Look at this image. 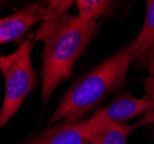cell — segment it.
Listing matches in <instances>:
<instances>
[{"label": "cell", "mask_w": 154, "mask_h": 144, "mask_svg": "<svg viewBox=\"0 0 154 144\" xmlns=\"http://www.w3.org/2000/svg\"><path fill=\"white\" fill-rule=\"evenodd\" d=\"M98 24L83 23L68 13L54 20H44L35 40L44 42L42 70V100L46 105L57 86L70 76L77 59L98 31Z\"/></svg>", "instance_id": "obj_1"}, {"label": "cell", "mask_w": 154, "mask_h": 144, "mask_svg": "<svg viewBox=\"0 0 154 144\" xmlns=\"http://www.w3.org/2000/svg\"><path fill=\"white\" fill-rule=\"evenodd\" d=\"M131 64L132 55L128 45L78 80L64 95L48 122L78 121L108 93L124 83Z\"/></svg>", "instance_id": "obj_2"}, {"label": "cell", "mask_w": 154, "mask_h": 144, "mask_svg": "<svg viewBox=\"0 0 154 144\" xmlns=\"http://www.w3.org/2000/svg\"><path fill=\"white\" fill-rule=\"evenodd\" d=\"M31 37L22 42L16 51L0 55V72L5 81V95L0 110V130L19 112L37 82L31 60Z\"/></svg>", "instance_id": "obj_3"}, {"label": "cell", "mask_w": 154, "mask_h": 144, "mask_svg": "<svg viewBox=\"0 0 154 144\" xmlns=\"http://www.w3.org/2000/svg\"><path fill=\"white\" fill-rule=\"evenodd\" d=\"M154 106V99L149 97L136 98L128 93L119 96L109 105L105 106L85 120L86 124H96L103 122L125 124L127 121L146 113Z\"/></svg>", "instance_id": "obj_4"}, {"label": "cell", "mask_w": 154, "mask_h": 144, "mask_svg": "<svg viewBox=\"0 0 154 144\" xmlns=\"http://www.w3.org/2000/svg\"><path fill=\"white\" fill-rule=\"evenodd\" d=\"M45 16V5L32 4L0 20V44L20 40L33 24L43 22Z\"/></svg>", "instance_id": "obj_5"}, {"label": "cell", "mask_w": 154, "mask_h": 144, "mask_svg": "<svg viewBox=\"0 0 154 144\" xmlns=\"http://www.w3.org/2000/svg\"><path fill=\"white\" fill-rule=\"evenodd\" d=\"M138 127L127 124H90L83 121L84 136L89 144H127L128 136Z\"/></svg>", "instance_id": "obj_6"}, {"label": "cell", "mask_w": 154, "mask_h": 144, "mask_svg": "<svg viewBox=\"0 0 154 144\" xmlns=\"http://www.w3.org/2000/svg\"><path fill=\"white\" fill-rule=\"evenodd\" d=\"M29 144H89L84 136L83 121H67L53 126Z\"/></svg>", "instance_id": "obj_7"}, {"label": "cell", "mask_w": 154, "mask_h": 144, "mask_svg": "<svg viewBox=\"0 0 154 144\" xmlns=\"http://www.w3.org/2000/svg\"><path fill=\"white\" fill-rule=\"evenodd\" d=\"M154 43V0H148L144 24L135 40L129 44L132 62L140 60Z\"/></svg>", "instance_id": "obj_8"}, {"label": "cell", "mask_w": 154, "mask_h": 144, "mask_svg": "<svg viewBox=\"0 0 154 144\" xmlns=\"http://www.w3.org/2000/svg\"><path fill=\"white\" fill-rule=\"evenodd\" d=\"M77 7V17L83 23H96L97 19L109 14L116 2L109 0H78L75 1Z\"/></svg>", "instance_id": "obj_9"}, {"label": "cell", "mask_w": 154, "mask_h": 144, "mask_svg": "<svg viewBox=\"0 0 154 144\" xmlns=\"http://www.w3.org/2000/svg\"><path fill=\"white\" fill-rule=\"evenodd\" d=\"M141 59H144L145 66L148 70L147 77L143 81L145 91L149 96V98L154 99V43Z\"/></svg>", "instance_id": "obj_10"}, {"label": "cell", "mask_w": 154, "mask_h": 144, "mask_svg": "<svg viewBox=\"0 0 154 144\" xmlns=\"http://www.w3.org/2000/svg\"><path fill=\"white\" fill-rule=\"evenodd\" d=\"M74 1L68 0H53L46 5V16L44 20H54L69 12ZM43 20V21H44Z\"/></svg>", "instance_id": "obj_11"}, {"label": "cell", "mask_w": 154, "mask_h": 144, "mask_svg": "<svg viewBox=\"0 0 154 144\" xmlns=\"http://www.w3.org/2000/svg\"><path fill=\"white\" fill-rule=\"evenodd\" d=\"M154 124V106L151 110H148L146 113L143 114V118H141V120L137 124L140 126V124Z\"/></svg>", "instance_id": "obj_12"}]
</instances>
